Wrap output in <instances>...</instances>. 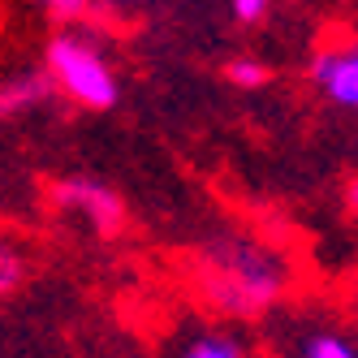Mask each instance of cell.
I'll return each mask as SVG.
<instances>
[{
    "mask_svg": "<svg viewBox=\"0 0 358 358\" xmlns=\"http://www.w3.org/2000/svg\"><path fill=\"white\" fill-rule=\"evenodd\" d=\"M108 5H138V0H108Z\"/></svg>",
    "mask_w": 358,
    "mask_h": 358,
    "instance_id": "12",
    "label": "cell"
},
{
    "mask_svg": "<svg viewBox=\"0 0 358 358\" xmlns=\"http://www.w3.org/2000/svg\"><path fill=\"white\" fill-rule=\"evenodd\" d=\"M224 78L234 83V87H242V91H259V87L272 78V69H268L259 57H229Z\"/></svg>",
    "mask_w": 358,
    "mask_h": 358,
    "instance_id": "6",
    "label": "cell"
},
{
    "mask_svg": "<svg viewBox=\"0 0 358 358\" xmlns=\"http://www.w3.org/2000/svg\"><path fill=\"white\" fill-rule=\"evenodd\" d=\"M43 73L65 99H73L78 108L91 113H108L117 99H121V83H117V69L104 57L91 35L83 31H57L52 39L43 43Z\"/></svg>",
    "mask_w": 358,
    "mask_h": 358,
    "instance_id": "2",
    "label": "cell"
},
{
    "mask_svg": "<svg viewBox=\"0 0 358 358\" xmlns=\"http://www.w3.org/2000/svg\"><path fill=\"white\" fill-rule=\"evenodd\" d=\"M52 203L61 212L83 216L99 238H113L117 229L125 224V203L113 186L95 182V177H65V182L52 186Z\"/></svg>",
    "mask_w": 358,
    "mask_h": 358,
    "instance_id": "3",
    "label": "cell"
},
{
    "mask_svg": "<svg viewBox=\"0 0 358 358\" xmlns=\"http://www.w3.org/2000/svg\"><path fill=\"white\" fill-rule=\"evenodd\" d=\"M289 259L255 238H220L194 268L199 294L224 320H255L289 289Z\"/></svg>",
    "mask_w": 358,
    "mask_h": 358,
    "instance_id": "1",
    "label": "cell"
},
{
    "mask_svg": "<svg viewBox=\"0 0 358 358\" xmlns=\"http://www.w3.org/2000/svg\"><path fill=\"white\" fill-rule=\"evenodd\" d=\"M311 83L328 104L358 113V39L320 48L311 57Z\"/></svg>",
    "mask_w": 358,
    "mask_h": 358,
    "instance_id": "4",
    "label": "cell"
},
{
    "mask_svg": "<svg viewBox=\"0 0 358 358\" xmlns=\"http://www.w3.org/2000/svg\"><path fill=\"white\" fill-rule=\"evenodd\" d=\"M22 280H27V259H22V250L13 242L0 238V302H5Z\"/></svg>",
    "mask_w": 358,
    "mask_h": 358,
    "instance_id": "8",
    "label": "cell"
},
{
    "mask_svg": "<svg viewBox=\"0 0 358 358\" xmlns=\"http://www.w3.org/2000/svg\"><path fill=\"white\" fill-rule=\"evenodd\" d=\"M35 5L48 9L52 17H61V22H73V17H83L91 9V0H35Z\"/></svg>",
    "mask_w": 358,
    "mask_h": 358,
    "instance_id": "10",
    "label": "cell"
},
{
    "mask_svg": "<svg viewBox=\"0 0 358 358\" xmlns=\"http://www.w3.org/2000/svg\"><path fill=\"white\" fill-rule=\"evenodd\" d=\"M182 358H246V350H242V341L234 337V332L208 328V332H199V337L186 341Z\"/></svg>",
    "mask_w": 358,
    "mask_h": 358,
    "instance_id": "5",
    "label": "cell"
},
{
    "mask_svg": "<svg viewBox=\"0 0 358 358\" xmlns=\"http://www.w3.org/2000/svg\"><path fill=\"white\" fill-rule=\"evenodd\" d=\"M302 358H358V345L345 341L341 332H311L302 341Z\"/></svg>",
    "mask_w": 358,
    "mask_h": 358,
    "instance_id": "7",
    "label": "cell"
},
{
    "mask_svg": "<svg viewBox=\"0 0 358 358\" xmlns=\"http://www.w3.org/2000/svg\"><path fill=\"white\" fill-rule=\"evenodd\" d=\"M229 13L242 27H259V22L272 13V0H229Z\"/></svg>",
    "mask_w": 358,
    "mask_h": 358,
    "instance_id": "9",
    "label": "cell"
},
{
    "mask_svg": "<svg viewBox=\"0 0 358 358\" xmlns=\"http://www.w3.org/2000/svg\"><path fill=\"white\" fill-rule=\"evenodd\" d=\"M345 212L358 220V173H354L350 182H345Z\"/></svg>",
    "mask_w": 358,
    "mask_h": 358,
    "instance_id": "11",
    "label": "cell"
}]
</instances>
